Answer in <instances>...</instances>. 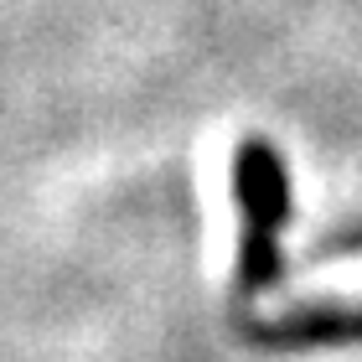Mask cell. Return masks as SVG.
Listing matches in <instances>:
<instances>
[{"mask_svg":"<svg viewBox=\"0 0 362 362\" xmlns=\"http://www.w3.org/2000/svg\"><path fill=\"white\" fill-rule=\"evenodd\" d=\"M233 197L243 212V238H238V279L233 295L238 305L254 300L285 279V223H290V171L274 156L269 140H238L233 151Z\"/></svg>","mask_w":362,"mask_h":362,"instance_id":"6da1fadb","label":"cell"},{"mask_svg":"<svg viewBox=\"0 0 362 362\" xmlns=\"http://www.w3.org/2000/svg\"><path fill=\"white\" fill-rule=\"evenodd\" d=\"M249 341L259 347H316V341H362V305H310L279 321H249Z\"/></svg>","mask_w":362,"mask_h":362,"instance_id":"7a4b0ae2","label":"cell"}]
</instances>
